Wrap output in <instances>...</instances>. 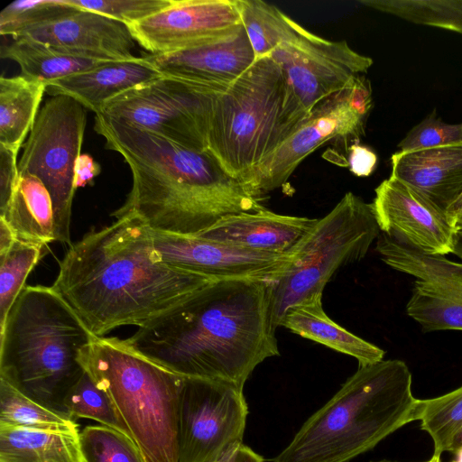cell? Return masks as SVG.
<instances>
[{
	"mask_svg": "<svg viewBox=\"0 0 462 462\" xmlns=\"http://www.w3.org/2000/svg\"><path fill=\"white\" fill-rule=\"evenodd\" d=\"M79 363L110 399L144 462H178L179 404L186 376L117 337H96Z\"/></svg>",
	"mask_w": 462,
	"mask_h": 462,
	"instance_id": "52a82bcc",
	"label": "cell"
},
{
	"mask_svg": "<svg viewBox=\"0 0 462 462\" xmlns=\"http://www.w3.org/2000/svg\"><path fill=\"white\" fill-rule=\"evenodd\" d=\"M16 237L7 222L0 217V257L11 248Z\"/></svg>",
	"mask_w": 462,
	"mask_h": 462,
	"instance_id": "b9f144b4",
	"label": "cell"
},
{
	"mask_svg": "<svg viewBox=\"0 0 462 462\" xmlns=\"http://www.w3.org/2000/svg\"><path fill=\"white\" fill-rule=\"evenodd\" d=\"M47 83L23 74L0 78V144L19 152L39 113Z\"/></svg>",
	"mask_w": 462,
	"mask_h": 462,
	"instance_id": "484cf974",
	"label": "cell"
},
{
	"mask_svg": "<svg viewBox=\"0 0 462 462\" xmlns=\"http://www.w3.org/2000/svg\"><path fill=\"white\" fill-rule=\"evenodd\" d=\"M373 106L370 82L358 76L341 91L318 104L290 136L255 169L245 188L262 201L282 187L300 163L325 143L340 138L358 142Z\"/></svg>",
	"mask_w": 462,
	"mask_h": 462,
	"instance_id": "8fae6325",
	"label": "cell"
},
{
	"mask_svg": "<svg viewBox=\"0 0 462 462\" xmlns=\"http://www.w3.org/2000/svg\"><path fill=\"white\" fill-rule=\"evenodd\" d=\"M149 230L156 260L214 280L273 282L289 267L294 256V251L290 254H268L196 236Z\"/></svg>",
	"mask_w": 462,
	"mask_h": 462,
	"instance_id": "9a60e30c",
	"label": "cell"
},
{
	"mask_svg": "<svg viewBox=\"0 0 462 462\" xmlns=\"http://www.w3.org/2000/svg\"><path fill=\"white\" fill-rule=\"evenodd\" d=\"M18 152L0 144V215L11 200L19 179Z\"/></svg>",
	"mask_w": 462,
	"mask_h": 462,
	"instance_id": "74e56055",
	"label": "cell"
},
{
	"mask_svg": "<svg viewBox=\"0 0 462 462\" xmlns=\"http://www.w3.org/2000/svg\"><path fill=\"white\" fill-rule=\"evenodd\" d=\"M264 462V461H263Z\"/></svg>",
	"mask_w": 462,
	"mask_h": 462,
	"instance_id": "c3c4849f",
	"label": "cell"
},
{
	"mask_svg": "<svg viewBox=\"0 0 462 462\" xmlns=\"http://www.w3.org/2000/svg\"><path fill=\"white\" fill-rule=\"evenodd\" d=\"M307 116L280 66L256 59L217 98L206 151L245 187Z\"/></svg>",
	"mask_w": 462,
	"mask_h": 462,
	"instance_id": "8992f818",
	"label": "cell"
},
{
	"mask_svg": "<svg viewBox=\"0 0 462 462\" xmlns=\"http://www.w3.org/2000/svg\"><path fill=\"white\" fill-rule=\"evenodd\" d=\"M391 177L422 194L446 212L462 192V143L391 157Z\"/></svg>",
	"mask_w": 462,
	"mask_h": 462,
	"instance_id": "44dd1931",
	"label": "cell"
},
{
	"mask_svg": "<svg viewBox=\"0 0 462 462\" xmlns=\"http://www.w3.org/2000/svg\"><path fill=\"white\" fill-rule=\"evenodd\" d=\"M0 424L63 432H79L75 419L51 408L0 378Z\"/></svg>",
	"mask_w": 462,
	"mask_h": 462,
	"instance_id": "83f0119b",
	"label": "cell"
},
{
	"mask_svg": "<svg viewBox=\"0 0 462 462\" xmlns=\"http://www.w3.org/2000/svg\"><path fill=\"white\" fill-rule=\"evenodd\" d=\"M417 420L433 441L430 459L441 462L442 454L449 451L453 438L462 428V386L439 397L420 400Z\"/></svg>",
	"mask_w": 462,
	"mask_h": 462,
	"instance_id": "f546056e",
	"label": "cell"
},
{
	"mask_svg": "<svg viewBox=\"0 0 462 462\" xmlns=\"http://www.w3.org/2000/svg\"><path fill=\"white\" fill-rule=\"evenodd\" d=\"M95 337L52 286H24L0 330V378L63 411L84 373L80 353Z\"/></svg>",
	"mask_w": 462,
	"mask_h": 462,
	"instance_id": "5b68a950",
	"label": "cell"
},
{
	"mask_svg": "<svg viewBox=\"0 0 462 462\" xmlns=\"http://www.w3.org/2000/svg\"><path fill=\"white\" fill-rule=\"evenodd\" d=\"M374 192L371 206L382 233L427 254L453 253L457 230L445 211L391 176Z\"/></svg>",
	"mask_w": 462,
	"mask_h": 462,
	"instance_id": "2e32d148",
	"label": "cell"
},
{
	"mask_svg": "<svg viewBox=\"0 0 462 462\" xmlns=\"http://www.w3.org/2000/svg\"><path fill=\"white\" fill-rule=\"evenodd\" d=\"M291 332L356 358L359 366L383 360L385 352L347 331L331 319L322 305V295L290 308L281 325Z\"/></svg>",
	"mask_w": 462,
	"mask_h": 462,
	"instance_id": "603a6c76",
	"label": "cell"
},
{
	"mask_svg": "<svg viewBox=\"0 0 462 462\" xmlns=\"http://www.w3.org/2000/svg\"><path fill=\"white\" fill-rule=\"evenodd\" d=\"M264 459L249 447L242 444L229 458L222 462H263Z\"/></svg>",
	"mask_w": 462,
	"mask_h": 462,
	"instance_id": "60d3db41",
	"label": "cell"
},
{
	"mask_svg": "<svg viewBox=\"0 0 462 462\" xmlns=\"http://www.w3.org/2000/svg\"><path fill=\"white\" fill-rule=\"evenodd\" d=\"M453 454L455 455L456 458L452 462H462V448H459Z\"/></svg>",
	"mask_w": 462,
	"mask_h": 462,
	"instance_id": "bcb514c9",
	"label": "cell"
},
{
	"mask_svg": "<svg viewBox=\"0 0 462 462\" xmlns=\"http://www.w3.org/2000/svg\"><path fill=\"white\" fill-rule=\"evenodd\" d=\"M79 432L0 424V462H85Z\"/></svg>",
	"mask_w": 462,
	"mask_h": 462,
	"instance_id": "d4e9b609",
	"label": "cell"
},
{
	"mask_svg": "<svg viewBox=\"0 0 462 462\" xmlns=\"http://www.w3.org/2000/svg\"><path fill=\"white\" fill-rule=\"evenodd\" d=\"M377 462H394V461H390V460H380V461H377ZM426 462H434L432 459H430L429 461H426Z\"/></svg>",
	"mask_w": 462,
	"mask_h": 462,
	"instance_id": "7dc6e473",
	"label": "cell"
},
{
	"mask_svg": "<svg viewBox=\"0 0 462 462\" xmlns=\"http://www.w3.org/2000/svg\"><path fill=\"white\" fill-rule=\"evenodd\" d=\"M359 3L415 24L462 34V0H360Z\"/></svg>",
	"mask_w": 462,
	"mask_h": 462,
	"instance_id": "f1b7e54d",
	"label": "cell"
},
{
	"mask_svg": "<svg viewBox=\"0 0 462 462\" xmlns=\"http://www.w3.org/2000/svg\"><path fill=\"white\" fill-rule=\"evenodd\" d=\"M0 217L7 222L18 240L44 247L56 241L51 195L32 174H19L8 207Z\"/></svg>",
	"mask_w": 462,
	"mask_h": 462,
	"instance_id": "cb8c5ba5",
	"label": "cell"
},
{
	"mask_svg": "<svg viewBox=\"0 0 462 462\" xmlns=\"http://www.w3.org/2000/svg\"><path fill=\"white\" fill-rule=\"evenodd\" d=\"M226 89L162 76L110 100L99 115L206 151L213 108Z\"/></svg>",
	"mask_w": 462,
	"mask_h": 462,
	"instance_id": "30bf717a",
	"label": "cell"
},
{
	"mask_svg": "<svg viewBox=\"0 0 462 462\" xmlns=\"http://www.w3.org/2000/svg\"><path fill=\"white\" fill-rule=\"evenodd\" d=\"M248 406L236 384L186 377L179 404L178 462H222L243 444Z\"/></svg>",
	"mask_w": 462,
	"mask_h": 462,
	"instance_id": "7c38bea8",
	"label": "cell"
},
{
	"mask_svg": "<svg viewBox=\"0 0 462 462\" xmlns=\"http://www.w3.org/2000/svg\"><path fill=\"white\" fill-rule=\"evenodd\" d=\"M270 283L213 281L123 341L183 376L244 389L259 364L280 355Z\"/></svg>",
	"mask_w": 462,
	"mask_h": 462,
	"instance_id": "6da1fadb",
	"label": "cell"
},
{
	"mask_svg": "<svg viewBox=\"0 0 462 462\" xmlns=\"http://www.w3.org/2000/svg\"><path fill=\"white\" fill-rule=\"evenodd\" d=\"M78 10L65 0H16L0 13V34L14 38L30 28L61 19Z\"/></svg>",
	"mask_w": 462,
	"mask_h": 462,
	"instance_id": "836d02e7",
	"label": "cell"
},
{
	"mask_svg": "<svg viewBox=\"0 0 462 462\" xmlns=\"http://www.w3.org/2000/svg\"><path fill=\"white\" fill-rule=\"evenodd\" d=\"M375 249L385 264L415 278L406 313L423 332L462 330V263L421 253L382 232Z\"/></svg>",
	"mask_w": 462,
	"mask_h": 462,
	"instance_id": "5bb4252c",
	"label": "cell"
},
{
	"mask_svg": "<svg viewBox=\"0 0 462 462\" xmlns=\"http://www.w3.org/2000/svg\"><path fill=\"white\" fill-rule=\"evenodd\" d=\"M317 221L263 208L224 217L196 236L268 254H290Z\"/></svg>",
	"mask_w": 462,
	"mask_h": 462,
	"instance_id": "ffe728a7",
	"label": "cell"
},
{
	"mask_svg": "<svg viewBox=\"0 0 462 462\" xmlns=\"http://www.w3.org/2000/svg\"><path fill=\"white\" fill-rule=\"evenodd\" d=\"M162 76L143 56H135L48 82L46 93L69 97L99 115L110 100Z\"/></svg>",
	"mask_w": 462,
	"mask_h": 462,
	"instance_id": "7402d4cb",
	"label": "cell"
},
{
	"mask_svg": "<svg viewBox=\"0 0 462 462\" xmlns=\"http://www.w3.org/2000/svg\"><path fill=\"white\" fill-rule=\"evenodd\" d=\"M459 448H462V428L457 432L452 439L449 452L454 453Z\"/></svg>",
	"mask_w": 462,
	"mask_h": 462,
	"instance_id": "f6af8a7d",
	"label": "cell"
},
{
	"mask_svg": "<svg viewBox=\"0 0 462 462\" xmlns=\"http://www.w3.org/2000/svg\"><path fill=\"white\" fill-rule=\"evenodd\" d=\"M143 56L162 76L223 88L256 60L242 23L180 51Z\"/></svg>",
	"mask_w": 462,
	"mask_h": 462,
	"instance_id": "ac0fdd59",
	"label": "cell"
},
{
	"mask_svg": "<svg viewBox=\"0 0 462 462\" xmlns=\"http://www.w3.org/2000/svg\"><path fill=\"white\" fill-rule=\"evenodd\" d=\"M79 439L85 462H144L134 441L112 428L87 426Z\"/></svg>",
	"mask_w": 462,
	"mask_h": 462,
	"instance_id": "e575fe53",
	"label": "cell"
},
{
	"mask_svg": "<svg viewBox=\"0 0 462 462\" xmlns=\"http://www.w3.org/2000/svg\"><path fill=\"white\" fill-rule=\"evenodd\" d=\"M452 254L462 259V229L456 232Z\"/></svg>",
	"mask_w": 462,
	"mask_h": 462,
	"instance_id": "ee69618b",
	"label": "cell"
},
{
	"mask_svg": "<svg viewBox=\"0 0 462 462\" xmlns=\"http://www.w3.org/2000/svg\"><path fill=\"white\" fill-rule=\"evenodd\" d=\"M380 233L371 203L346 192L329 213L318 219L295 248L289 267L271 282L275 328L290 308L322 295L341 267L365 258Z\"/></svg>",
	"mask_w": 462,
	"mask_h": 462,
	"instance_id": "ba28073f",
	"label": "cell"
},
{
	"mask_svg": "<svg viewBox=\"0 0 462 462\" xmlns=\"http://www.w3.org/2000/svg\"><path fill=\"white\" fill-rule=\"evenodd\" d=\"M28 38L102 60L134 58L135 41L127 25L101 14L79 9L61 19L30 28Z\"/></svg>",
	"mask_w": 462,
	"mask_h": 462,
	"instance_id": "d6986e66",
	"label": "cell"
},
{
	"mask_svg": "<svg viewBox=\"0 0 462 462\" xmlns=\"http://www.w3.org/2000/svg\"><path fill=\"white\" fill-rule=\"evenodd\" d=\"M86 125V108L77 100L62 95L51 97L40 109L18 162L19 174L37 177L48 189L56 241L69 245L75 166Z\"/></svg>",
	"mask_w": 462,
	"mask_h": 462,
	"instance_id": "9c48e42d",
	"label": "cell"
},
{
	"mask_svg": "<svg viewBox=\"0 0 462 462\" xmlns=\"http://www.w3.org/2000/svg\"><path fill=\"white\" fill-rule=\"evenodd\" d=\"M241 23L236 0H172L168 7L127 27L143 49L163 54Z\"/></svg>",
	"mask_w": 462,
	"mask_h": 462,
	"instance_id": "e0dca14e",
	"label": "cell"
},
{
	"mask_svg": "<svg viewBox=\"0 0 462 462\" xmlns=\"http://www.w3.org/2000/svg\"><path fill=\"white\" fill-rule=\"evenodd\" d=\"M255 59L269 56L282 42L291 18L261 0H236Z\"/></svg>",
	"mask_w": 462,
	"mask_h": 462,
	"instance_id": "4dcf8cb0",
	"label": "cell"
},
{
	"mask_svg": "<svg viewBox=\"0 0 462 462\" xmlns=\"http://www.w3.org/2000/svg\"><path fill=\"white\" fill-rule=\"evenodd\" d=\"M62 411L73 419L96 420L132 439L129 430L116 413L106 393L94 383L85 370L66 393Z\"/></svg>",
	"mask_w": 462,
	"mask_h": 462,
	"instance_id": "1f68e13d",
	"label": "cell"
},
{
	"mask_svg": "<svg viewBox=\"0 0 462 462\" xmlns=\"http://www.w3.org/2000/svg\"><path fill=\"white\" fill-rule=\"evenodd\" d=\"M94 130L132 172L125 203L111 216L135 217L151 230L196 236L224 217L263 209L207 152L96 115Z\"/></svg>",
	"mask_w": 462,
	"mask_h": 462,
	"instance_id": "3957f363",
	"label": "cell"
},
{
	"mask_svg": "<svg viewBox=\"0 0 462 462\" xmlns=\"http://www.w3.org/2000/svg\"><path fill=\"white\" fill-rule=\"evenodd\" d=\"M44 246L16 239L0 257V330L24 287L25 280L42 255Z\"/></svg>",
	"mask_w": 462,
	"mask_h": 462,
	"instance_id": "d6a6232c",
	"label": "cell"
},
{
	"mask_svg": "<svg viewBox=\"0 0 462 462\" xmlns=\"http://www.w3.org/2000/svg\"><path fill=\"white\" fill-rule=\"evenodd\" d=\"M78 9L101 14L125 25L139 23L171 5L172 0H65Z\"/></svg>",
	"mask_w": 462,
	"mask_h": 462,
	"instance_id": "d590c367",
	"label": "cell"
},
{
	"mask_svg": "<svg viewBox=\"0 0 462 462\" xmlns=\"http://www.w3.org/2000/svg\"><path fill=\"white\" fill-rule=\"evenodd\" d=\"M447 217L456 230L462 229V192L447 208Z\"/></svg>",
	"mask_w": 462,
	"mask_h": 462,
	"instance_id": "7bdbcfd3",
	"label": "cell"
},
{
	"mask_svg": "<svg viewBox=\"0 0 462 462\" xmlns=\"http://www.w3.org/2000/svg\"><path fill=\"white\" fill-rule=\"evenodd\" d=\"M399 359L359 366L301 426L273 462H347L417 420L420 399Z\"/></svg>",
	"mask_w": 462,
	"mask_h": 462,
	"instance_id": "277c9868",
	"label": "cell"
},
{
	"mask_svg": "<svg viewBox=\"0 0 462 462\" xmlns=\"http://www.w3.org/2000/svg\"><path fill=\"white\" fill-rule=\"evenodd\" d=\"M377 162V154L369 147L359 144L357 142L349 146L348 167L354 175L370 176L374 171Z\"/></svg>",
	"mask_w": 462,
	"mask_h": 462,
	"instance_id": "f35d334b",
	"label": "cell"
},
{
	"mask_svg": "<svg viewBox=\"0 0 462 462\" xmlns=\"http://www.w3.org/2000/svg\"><path fill=\"white\" fill-rule=\"evenodd\" d=\"M462 143V123L448 124L433 109L398 143L400 151H416Z\"/></svg>",
	"mask_w": 462,
	"mask_h": 462,
	"instance_id": "8d00e7d4",
	"label": "cell"
},
{
	"mask_svg": "<svg viewBox=\"0 0 462 462\" xmlns=\"http://www.w3.org/2000/svg\"><path fill=\"white\" fill-rule=\"evenodd\" d=\"M101 166L87 153L79 155L75 166V188L94 184V179L100 173Z\"/></svg>",
	"mask_w": 462,
	"mask_h": 462,
	"instance_id": "ab89813d",
	"label": "cell"
},
{
	"mask_svg": "<svg viewBox=\"0 0 462 462\" xmlns=\"http://www.w3.org/2000/svg\"><path fill=\"white\" fill-rule=\"evenodd\" d=\"M213 281L156 260L148 226L124 217L71 244L52 287L93 336L104 337L145 325Z\"/></svg>",
	"mask_w": 462,
	"mask_h": 462,
	"instance_id": "7a4b0ae2",
	"label": "cell"
},
{
	"mask_svg": "<svg viewBox=\"0 0 462 462\" xmlns=\"http://www.w3.org/2000/svg\"><path fill=\"white\" fill-rule=\"evenodd\" d=\"M282 69L309 115L321 101L346 88L373 65L346 41H330L291 20L282 42L269 55Z\"/></svg>",
	"mask_w": 462,
	"mask_h": 462,
	"instance_id": "4fadbf2b",
	"label": "cell"
},
{
	"mask_svg": "<svg viewBox=\"0 0 462 462\" xmlns=\"http://www.w3.org/2000/svg\"><path fill=\"white\" fill-rule=\"evenodd\" d=\"M1 58L18 64L21 74L46 83L101 66L93 59L28 38H14L1 48Z\"/></svg>",
	"mask_w": 462,
	"mask_h": 462,
	"instance_id": "4316f807",
	"label": "cell"
}]
</instances>
